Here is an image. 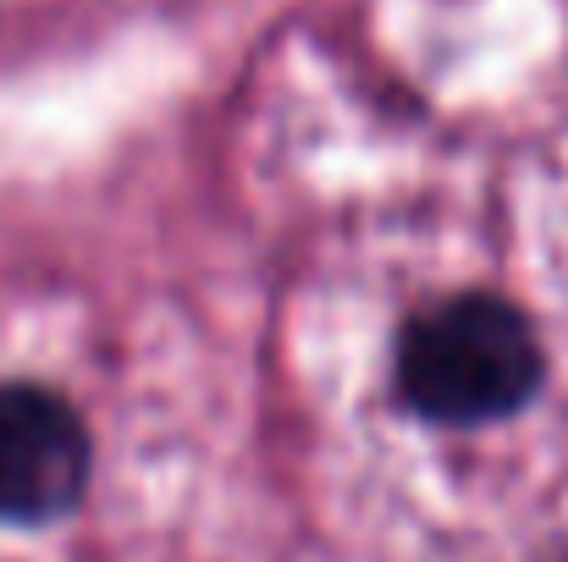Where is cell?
Instances as JSON below:
<instances>
[{
  "mask_svg": "<svg viewBox=\"0 0 568 562\" xmlns=\"http://www.w3.org/2000/svg\"><path fill=\"white\" fill-rule=\"evenodd\" d=\"M397 386L414 413L436 425L508 419L541 386V343L514 304L491 293H464L425 309L403 331Z\"/></svg>",
  "mask_w": 568,
  "mask_h": 562,
  "instance_id": "1",
  "label": "cell"
},
{
  "mask_svg": "<svg viewBox=\"0 0 568 562\" xmlns=\"http://www.w3.org/2000/svg\"><path fill=\"white\" fill-rule=\"evenodd\" d=\"M89 480V430L44 386H0V519L44 524Z\"/></svg>",
  "mask_w": 568,
  "mask_h": 562,
  "instance_id": "2",
  "label": "cell"
}]
</instances>
